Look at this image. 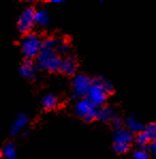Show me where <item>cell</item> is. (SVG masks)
I'll use <instances>...</instances> for the list:
<instances>
[{"label":"cell","mask_w":156,"mask_h":159,"mask_svg":"<svg viewBox=\"0 0 156 159\" xmlns=\"http://www.w3.org/2000/svg\"><path fill=\"white\" fill-rule=\"evenodd\" d=\"M151 148H152V151L156 154V139H154L152 141V144H151Z\"/></svg>","instance_id":"21"},{"label":"cell","mask_w":156,"mask_h":159,"mask_svg":"<svg viewBox=\"0 0 156 159\" xmlns=\"http://www.w3.org/2000/svg\"><path fill=\"white\" fill-rule=\"evenodd\" d=\"M36 65L39 68L47 70L49 72H57L60 70L61 58L58 56V53L53 48H42L41 52L36 56Z\"/></svg>","instance_id":"2"},{"label":"cell","mask_w":156,"mask_h":159,"mask_svg":"<svg viewBox=\"0 0 156 159\" xmlns=\"http://www.w3.org/2000/svg\"><path fill=\"white\" fill-rule=\"evenodd\" d=\"M2 158L3 159H16V148L12 142H8L4 144L1 151Z\"/></svg>","instance_id":"14"},{"label":"cell","mask_w":156,"mask_h":159,"mask_svg":"<svg viewBox=\"0 0 156 159\" xmlns=\"http://www.w3.org/2000/svg\"><path fill=\"white\" fill-rule=\"evenodd\" d=\"M151 140L149 139L148 134H146L144 131H141V132H138L136 135V142L139 146H145L146 144L150 142Z\"/></svg>","instance_id":"16"},{"label":"cell","mask_w":156,"mask_h":159,"mask_svg":"<svg viewBox=\"0 0 156 159\" xmlns=\"http://www.w3.org/2000/svg\"><path fill=\"white\" fill-rule=\"evenodd\" d=\"M34 23L38 24L39 26H46L49 23V17L48 14L45 10L41 9V10L36 11L34 13Z\"/></svg>","instance_id":"13"},{"label":"cell","mask_w":156,"mask_h":159,"mask_svg":"<svg viewBox=\"0 0 156 159\" xmlns=\"http://www.w3.org/2000/svg\"><path fill=\"white\" fill-rule=\"evenodd\" d=\"M2 158V154H1V151H0V159Z\"/></svg>","instance_id":"23"},{"label":"cell","mask_w":156,"mask_h":159,"mask_svg":"<svg viewBox=\"0 0 156 159\" xmlns=\"http://www.w3.org/2000/svg\"><path fill=\"white\" fill-rule=\"evenodd\" d=\"M92 84L91 79L86 74H77L73 79V93L76 98H82L89 92V88Z\"/></svg>","instance_id":"6"},{"label":"cell","mask_w":156,"mask_h":159,"mask_svg":"<svg viewBox=\"0 0 156 159\" xmlns=\"http://www.w3.org/2000/svg\"><path fill=\"white\" fill-rule=\"evenodd\" d=\"M94 109V107L92 106L89 102V100L87 98H82V99H79L75 104V112L78 116L80 117H85L88 113H89L91 110Z\"/></svg>","instance_id":"9"},{"label":"cell","mask_w":156,"mask_h":159,"mask_svg":"<svg viewBox=\"0 0 156 159\" xmlns=\"http://www.w3.org/2000/svg\"><path fill=\"white\" fill-rule=\"evenodd\" d=\"M111 121H112V125L115 126V128H117V130L121 129V126H122V119H121L120 116L115 115L113 116V118L111 119Z\"/></svg>","instance_id":"20"},{"label":"cell","mask_w":156,"mask_h":159,"mask_svg":"<svg viewBox=\"0 0 156 159\" xmlns=\"http://www.w3.org/2000/svg\"><path fill=\"white\" fill-rule=\"evenodd\" d=\"M113 116H115V113L110 107H103L97 111L96 118L102 121H109L113 118Z\"/></svg>","instance_id":"12"},{"label":"cell","mask_w":156,"mask_h":159,"mask_svg":"<svg viewBox=\"0 0 156 159\" xmlns=\"http://www.w3.org/2000/svg\"><path fill=\"white\" fill-rule=\"evenodd\" d=\"M58 104V98L53 93H48V95L44 96L42 99V106L46 110H53L57 107Z\"/></svg>","instance_id":"15"},{"label":"cell","mask_w":156,"mask_h":159,"mask_svg":"<svg viewBox=\"0 0 156 159\" xmlns=\"http://www.w3.org/2000/svg\"><path fill=\"white\" fill-rule=\"evenodd\" d=\"M133 140V134L129 130L119 129L115 133L113 138V148L118 154H124L129 151L130 142Z\"/></svg>","instance_id":"4"},{"label":"cell","mask_w":156,"mask_h":159,"mask_svg":"<svg viewBox=\"0 0 156 159\" xmlns=\"http://www.w3.org/2000/svg\"><path fill=\"white\" fill-rule=\"evenodd\" d=\"M143 131L148 134L149 139L153 141L154 139H156V123L150 124L145 129H143Z\"/></svg>","instance_id":"17"},{"label":"cell","mask_w":156,"mask_h":159,"mask_svg":"<svg viewBox=\"0 0 156 159\" xmlns=\"http://www.w3.org/2000/svg\"><path fill=\"white\" fill-rule=\"evenodd\" d=\"M52 3H61V2H63V0H52Z\"/></svg>","instance_id":"22"},{"label":"cell","mask_w":156,"mask_h":159,"mask_svg":"<svg viewBox=\"0 0 156 159\" xmlns=\"http://www.w3.org/2000/svg\"><path fill=\"white\" fill-rule=\"evenodd\" d=\"M34 13H36V10L33 8H27L22 12L17 20V28L20 32L26 34L32 30V28L36 25Z\"/></svg>","instance_id":"5"},{"label":"cell","mask_w":156,"mask_h":159,"mask_svg":"<svg viewBox=\"0 0 156 159\" xmlns=\"http://www.w3.org/2000/svg\"><path fill=\"white\" fill-rule=\"evenodd\" d=\"M19 72L24 78L33 79L36 75V64L32 61V59L24 60L19 68Z\"/></svg>","instance_id":"10"},{"label":"cell","mask_w":156,"mask_h":159,"mask_svg":"<svg viewBox=\"0 0 156 159\" xmlns=\"http://www.w3.org/2000/svg\"><path fill=\"white\" fill-rule=\"evenodd\" d=\"M77 70V62L73 57H65L64 59H61V66L60 71L65 75H73L75 74Z\"/></svg>","instance_id":"8"},{"label":"cell","mask_w":156,"mask_h":159,"mask_svg":"<svg viewBox=\"0 0 156 159\" xmlns=\"http://www.w3.org/2000/svg\"><path fill=\"white\" fill-rule=\"evenodd\" d=\"M28 116L24 113H20L13 119L12 124L10 127V132L12 135H17L19 134L20 131L24 129L28 124Z\"/></svg>","instance_id":"7"},{"label":"cell","mask_w":156,"mask_h":159,"mask_svg":"<svg viewBox=\"0 0 156 159\" xmlns=\"http://www.w3.org/2000/svg\"><path fill=\"white\" fill-rule=\"evenodd\" d=\"M126 126L130 132H141L143 131V124L140 123L135 116H129L126 119Z\"/></svg>","instance_id":"11"},{"label":"cell","mask_w":156,"mask_h":159,"mask_svg":"<svg viewBox=\"0 0 156 159\" xmlns=\"http://www.w3.org/2000/svg\"><path fill=\"white\" fill-rule=\"evenodd\" d=\"M67 50H69V44L66 43V41H63V40H60L59 44H58L57 48H56V51H57V53H61V54H63V53L66 52Z\"/></svg>","instance_id":"19"},{"label":"cell","mask_w":156,"mask_h":159,"mask_svg":"<svg viewBox=\"0 0 156 159\" xmlns=\"http://www.w3.org/2000/svg\"><path fill=\"white\" fill-rule=\"evenodd\" d=\"M133 156H134V159H150L149 158V154L146 153V151H144V149L135 151Z\"/></svg>","instance_id":"18"},{"label":"cell","mask_w":156,"mask_h":159,"mask_svg":"<svg viewBox=\"0 0 156 159\" xmlns=\"http://www.w3.org/2000/svg\"><path fill=\"white\" fill-rule=\"evenodd\" d=\"M42 44H43V41L41 40L39 34L29 32L23 37L22 41H20V48H22L23 54L27 57V59H32V58L36 57L41 52Z\"/></svg>","instance_id":"3"},{"label":"cell","mask_w":156,"mask_h":159,"mask_svg":"<svg viewBox=\"0 0 156 159\" xmlns=\"http://www.w3.org/2000/svg\"><path fill=\"white\" fill-rule=\"evenodd\" d=\"M112 92V85L108 80L97 78L92 81V84L87 93V99L94 107H101L106 101L107 96Z\"/></svg>","instance_id":"1"}]
</instances>
